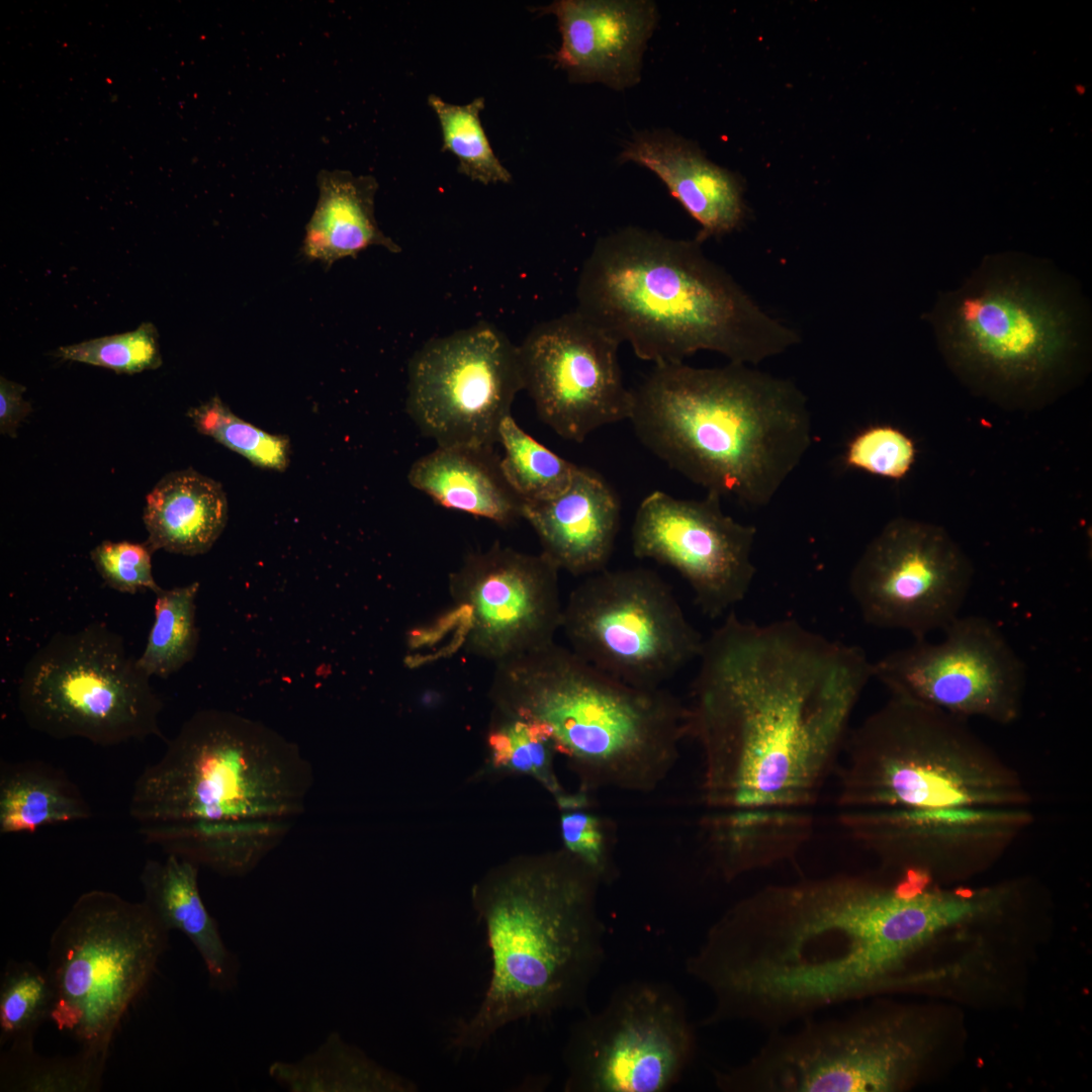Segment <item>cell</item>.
Segmentation results:
<instances>
[{"mask_svg":"<svg viewBox=\"0 0 1092 1092\" xmlns=\"http://www.w3.org/2000/svg\"><path fill=\"white\" fill-rule=\"evenodd\" d=\"M699 660L687 708L705 805L722 812L811 804L874 677L863 649L793 619L757 624L732 610Z\"/></svg>","mask_w":1092,"mask_h":1092,"instance_id":"obj_1","label":"cell"},{"mask_svg":"<svg viewBox=\"0 0 1092 1092\" xmlns=\"http://www.w3.org/2000/svg\"><path fill=\"white\" fill-rule=\"evenodd\" d=\"M918 953L890 880L834 875L766 886L709 928L687 972L711 993L712 1025L778 1030L853 999L891 991Z\"/></svg>","mask_w":1092,"mask_h":1092,"instance_id":"obj_2","label":"cell"},{"mask_svg":"<svg viewBox=\"0 0 1092 1092\" xmlns=\"http://www.w3.org/2000/svg\"><path fill=\"white\" fill-rule=\"evenodd\" d=\"M702 245L636 225L600 237L581 265L575 309L654 364L711 351L752 366L798 344L799 334L766 313Z\"/></svg>","mask_w":1092,"mask_h":1092,"instance_id":"obj_3","label":"cell"},{"mask_svg":"<svg viewBox=\"0 0 1092 1092\" xmlns=\"http://www.w3.org/2000/svg\"><path fill=\"white\" fill-rule=\"evenodd\" d=\"M631 390L628 420L641 444L707 492L748 509L766 507L812 445L803 391L751 365L654 364Z\"/></svg>","mask_w":1092,"mask_h":1092,"instance_id":"obj_4","label":"cell"},{"mask_svg":"<svg viewBox=\"0 0 1092 1092\" xmlns=\"http://www.w3.org/2000/svg\"><path fill=\"white\" fill-rule=\"evenodd\" d=\"M602 884L564 849L515 861L475 888L491 974L475 1012L456 1022L452 1049L478 1051L515 1021L586 1010L605 958Z\"/></svg>","mask_w":1092,"mask_h":1092,"instance_id":"obj_5","label":"cell"},{"mask_svg":"<svg viewBox=\"0 0 1092 1092\" xmlns=\"http://www.w3.org/2000/svg\"><path fill=\"white\" fill-rule=\"evenodd\" d=\"M926 318L957 377L1006 408L1044 406L1087 370L1088 305L1072 277L1045 259L988 255Z\"/></svg>","mask_w":1092,"mask_h":1092,"instance_id":"obj_6","label":"cell"},{"mask_svg":"<svg viewBox=\"0 0 1092 1092\" xmlns=\"http://www.w3.org/2000/svg\"><path fill=\"white\" fill-rule=\"evenodd\" d=\"M508 714L545 724L582 791L653 792L689 736L688 708L664 688L629 686L554 642L498 663Z\"/></svg>","mask_w":1092,"mask_h":1092,"instance_id":"obj_7","label":"cell"},{"mask_svg":"<svg viewBox=\"0 0 1092 1092\" xmlns=\"http://www.w3.org/2000/svg\"><path fill=\"white\" fill-rule=\"evenodd\" d=\"M312 767L271 728L220 710L191 716L134 782L131 817L145 825L288 822L304 811Z\"/></svg>","mask_w":1092,"mask_h":1092,"instance_id":"obj_8","label":"cell"},{"mask_svg":"<svg viewBox=\"0 0 1092 1092\" xmlns=\"http://www.w3.org/2000/svg\"><path fill=\"white\" fill-rule=\"evenodd\" d=\"M837 805L881 808H1029L1018 770L967 720L912 700H890L850 729Z\"/></svg>","mask_w":1092,"mask_h":1092,"instance_id":"obj_9","label":"cell"},{"mask_svg":"<svg viewBox=\"0 0 1092 1092\" xmlns=\"http://www.w3.org/2000/svg\"><path fill=\"white\" fill-rule=\"evenodd\" d=\"M936 1031L918 1007L875 1004L774 1035L748 1061L714 1072L723 1092H897L912 1087Z\"/></svg>","mask_w":1092,"mask_h":1092,"instance_id":"obj_10","label":"cell"},{"mask_svg":"<svg viewBox=\"0 0 1092 1092\" xmlns=\"http://www.w3.org/2000/svg\"><path fill=\"white\" fill-rule=\"evenodd\" d=\"M169 931L145 903L83 893L53 932L46 971L51 1019L82 1052L107 1061L113 1037L167 948Z\"/></svg>","mask_w":1092,"mask_h":1092,"instance_id":"obj_11","label":"cell"},{"mask_svg":"<svg viewBox=\"0 0 1092 1092\" xmlns=\"http://www.w3.org/2000/svg\"><path fill=\"white\" fill-rule=\"evenodd\" d=\"M17 700L25 722L56 739L111 746L163 737L150 676L103 623L53 636L26 663Z\"/></svg>","mask_w":1092,"mask_h":1092,"instance_id":"obj_12","label":"cell"},{"mask_svg":"<svg viewBox=\"0 0 1092 1092\" xmlns=\"http://www.w3.org/2000/svg\"><path fill=\"white\" fill-rule=\"evenodd\" d=\"M561 629L571 650L609 675L655 690L699 658L704 640L653 570L607 568L570 594Z\"/></svg>","mask_w":1092,"mask_h":1092,"instance_id":"obj_13","label":"cell"},{"mask_svg":"<svg viewBox=\"0 0 1092 1092\" xmlns=\"http://www.w3.org/2000/svg\"><path fill=\"white\" fill-rule=\"evenodd\" d=\"M696 1051L686 1005L671 986L635 981L614 990L599 1012L585 1010L564 1049L566 1092H663Z\"/></svg>","mask_w":1092,"mask_h":1092,"instance_id":"obj_14","label":"cell"},{"mask_svg":"<svg viewBox=\"0 0 1092 1092\" xmlns=\"http://www.w3.org/2000/svg\"><path fill=\"white\" fill-rule=\"evenodd\" d=\"M523 389L519 346L479 323L432 339L416 352L406 411L438 446L493 447Z\"/></svg>","mask_w":1092,"mask_h":1092,"instance_id":"obj_15","label":"cell"},{"mask_svg":"<svg viewBox=\"0 0 1092 1092\" xmlns=\"http://www.w3.org/2000/svg\"><path fill=\"white\" fill-rule=\"evenodd\" d=\"M973 576L971 559L943 527L897 517L866 546L848 588L867 624L921 640L960 616Z\"/></svg>","mask_w":1092,"mask_h":1092,"instance_id":"obj_16","label":"cell"},{"mask_svg":"<svg viewBox=\"0 0 1092 1092\" xmlns=\"http://www.w3.org/2000/svg\"><path fill=\"white\" fill-rule=\"evenodd\" d=\"M941 642L926 639L873 662L874 677L891 696L957 717L1016 722L1023 708L1026 667L1000 628L987 618L959 616Z\"/></svg>","mask_w":1092,"mask_h":1092,"instance_id":"obj_17","label":"cell"},{"mask_svg":"<svg viewBox=\"0 0 1092 1092\" xmlns=\"http://www.w3.org/2000/svg\"><path fill=\"white\" fill-rule=\"evenodd\" d=\"M1030 808L845 810L839 823L890 873L960 881L997 862L1033 824Z\"/></svg>","mask_w":1092,"mask_h":1092,"instance_id":"obj_18","label":"cell"},{"mask_svg":"<svg viewBox=\"0 0 1092 1092\" xmlns=\"http://www.w3.org/2000/svg\"><path fill=\"white\" fill-rule=\"evenodd\" d=\"M620 345L574 309L538 324L519 346L524 389L561 438L582 443L629 419L632 390L623 380Z\"/></svg>","mask_w":1092,"mask_h":1092,"instance_id":"obj_19","label":"cell"},{"mask_svg":"<svg viewBox=\"0 0 1092 1092\" xmlns=\"http://www.w3.org/2000/svg\"><path fill=\"white\" fill-rule=\"evenodd\" d=\"M753 525L724 513L721 496L677 498L654 490L640 503L631 528L633 554L675 569L710 619L744 600L755 576Z\"/></svg>","mask_w":1092,"mask_h":1092,"instance_id":"obj_20","label":"cell"},{"mask_svg":"<svg viewBox=\"0 0 1092 1092\" xmlns=\"http://www.w3.org/2000/svg\"><path fill=\"white\" fill-rule=\"evenodd\" d=\"M558 571L542 552L495 545L467 556L450 581L466 646L499 663L554 642L563 611Z\"/></svg>","mask_w":1092,"mask_h":1092,"instance_id":"obj_21","label":"cell"},{"mask_svg":"<svg viewBox=\"0 0 1092 1092\" xmlns=\"http://www.w3.org/2000/svg\"><path fill=\"white\" fill-rule=\"evenodd\" d=\"M554 15L561 35L551 56L574 84L624 91L641 81L643 56L659 12L650 0H557L535 9Z\"/></svg>","mask_w":1092,"mask_h":1092,"instance_id":"obj_22","label":"cell"},{"mask_svg":"<svg viewBox=\"0 0 1092 1092\" xmlns=\"http://www.w3.org/2000/svg\"><path fill=\"white\" fill-rule=\"evenodd\" d=\"M653 173L700 225L703 244L738 230L747 216L740 177L711 162L697 143L669 128L636 131L616 158Z\"/></svg>","mask_w":1092,"mask_h":1092,"instance_id":"obj_23","label":"cell"},{"mask_svg":"<svg viewBox=\"0 0 1092 1092\" xmlns=\"http://www.w3.org/2000/svg\"><path fill=\"white\" fill-rule=\"evenodd\" d=\"M523 518L536 532L542 553L558 569L590 575L607 568L621 520V503L597 471L579 466L559 495L524 503Z\"/></svg>","mask_w":1092,"mask_h":1092,"instance_id":"obj_24","label":"cell"},{"mask_svg":"<svg viewBox=\"0 0 1092 1092\" xmlns=\"http://www.w3.org/2000/svg\"><path fill=\"white\" fill-rule=\"evenodd\" d=\"M199 868L173 853L164 860L148 859L140 875L143 902L167 931L178 930L192 942L205 966L209 987L230 992L238 985L241 963L203 903Z\"/></svg>","mask_w":1092,"mask_h":1092,"instance_id":"obj_25","label":"cell"},{"mask_svg":"<svg viewBox=\"0 0 1092 1092\" xmlns=\"http://www.w3.org/2000/svg\"><path fill=\"white\" fill-rule=\"evenodd\" d=\"M410 484L440 506L508 526L524 500L506 479L493 447L438 446L413 463Z\"/></svg>","mask_w":1092,"mask_h":1092,"instance_id":"obj_26","label":"cell"},{"mask_svg":"<svg viewBox=\"0 0 1092 1092\" xmlns=\"http://www.w3.org/2000/svg\"><path fill=\"white\" fill-rule=\"evenodd\" d=\"M143 521L152 551L202 554L226 525V495L219 482L191 468L173 471L148 493Z\"/></svg>","mask_w":1092,"mask_h":1092,"instance_id":"obj_27","label":"cell"},{"mask_svg":"<svg viewBox=\"0 0 1092 1092\" xmlns=\"http://www.w3.org/2000/svg\"><path fill=\"white\" fill-rule=\"evenodd\" d=\"M318 199L305 226L303 256L327 266L356 257L371 246L391 253L401 248L379 229L374 214L378 188L371 175L323 170L317 175Z\"/></svg>","mask_w":1092,"mask_h":1092,"instance_id":"obj_28","label":"cell"},{"mask_svg":"<svg viewBox=\"0 0 1092 1092\" xmlns=\"http://www.w3.org/2000/svg\"><path fill=\"white\" fill-rule=\"evenodd\" d=\"M706 829L714 867L731 881L794 854L811 832V820L796 810L722 811Z\"/></svg>","mask_w":1092,"mask_h":1092,"instance_id":"obj_29","label":"cell"},{"mask_svg":"<svg viewBox=\"0 0 1092 1092\" xmlns=\"http://www.w3.org/2000/svg\"><path fill=\"white\" fill-rule=\"evenodd\" d=\"M277 821L198 822L142 826L145 840L225 877H242L288 831Z\"/></svg>","mask_w":1092,"mask_h":1092,"instance_id":"obj_30","label":"cell"},{"mask_svg":"<svg viewBox=\"0 0 1092 1092\" xmlns=\"http://www.w3.org/2000/svg\"><path fill=\"white\" fill-rule=\"evenodd\" d=\"M268 1075L289 1092H414L417 1086L333 1031L295 1062L275 1061Z\"/></svg>","mask_w":1092,"mask_h":1092,"instance_id":"obj_31","label":"cell"},{"mask_svg":"<svg viewBox=\"0 0 1092 1092\" xmlns=\"http://www.w3.org/2000/svg\"><path fill=\"white\" fill-rule=\"evenodd\" d=\"M92 809L61 769L38 760L2 763L0 832H34L55 823L86 820Z\"/></svg>","mask_w":1092,"mask_h":1092,"instance_id":"obj_32","label":"cell"},{"mask_svg":"<svg viewBox=\"0 0 1092 1092\" xmlns=\"http://www.w3.org/2000/svg\"><path fill=\"white\" fill-rule=\"evenodd\" d=\"M488 745L495 766L536 779L554 796L560 810L590 806L584 791L569 794L559 785L553 769L557 748L545 724L508 714L489 734Z\"/></svg>","mask_w":1092,"mask_h":1092,"instance_id":"obj_33","label":"cell"},{"mask_svg":"<svg viewBox=\"0 0 1092 1092\" xmlns=\"http://www.w3.org/2000/svg\"><path fill=\"white\" fill-rule=\"evenodd\" d=\"M505 454L500 465L506 479L524 503L551 499L571 484L578 465L536 441L511 416L499 428Z\"/></svg>","mask_w":1092,"mask_h":1092,"instance_id":"obj_34","label":"cell"},{"mask_svg":"<svg viewBox=\"0 0 1092 1092\" xmlns=\"http://www.w3.org/2000/svg\"><path fill=\"white\" fill-rule=\"evenodd\" d=\"M199 583L156 593L155 619L144 652L136 658L149 676L166 678L192 659L198 643L195 598Z\"/></svg>","mask_w":1092,"mask_h":1092,"instance_id":"obj_35","label":"cell"},{"mask_svg":"<svg viewBox=\"0 0 1092 1092\" xmlns=\"http://www.w3.org/2000/svg\"><path fill=\"white\" fill-rule=\"evenodd\" d=\"M106 1061L82 1051L72 1057L44 1058L33 1044L9 1046L1 1057L0 1090L12 1092H95Z\"/></svg>","mask_w":1092,"mask_h":1092,"instance_id":"obj_36","label":"cell"},{"mask_svg":"<svg viewBox=\"0 0 1092 1092\" xmlns=\"http://www.w3.org/2000/svg\"><path fill=\"white\" fill-rule=\"evenodd\" d=\"M428 104L436 113L442 132V151L458 160L459 173L482 184H508L511 173L495 156L480 120L483 97L464 105L451 104L435 94Z\"/></svg>","mask_w":1092,"mask_h":1092,"instance_id":"obj_37","label":"cell"},{"mask_svg":"<svg viewBox=\"0 0 1092 1092\" xmlns=\"http://www.w3.org/2000/svg\"><path fill=\"white\" fill-rule=\"evenodd\" d=\"M54 992L47 972L31 962L10 961L0 986V1042L33 1044L38 1027L51 1019Z\"/></svg>","mask_w":1092,"mask_h":1092,"instance_id":"obj_38","label":"cell"},{"mask_svg":"<svg viewBox=\"0 0 1092 1092\" xmlns=\"http://www.w3.org/2000/svg\"><path fill=\"white\" fill-rule=\"evenodd\" d=\"M196 430L211 437L254 465L284 471L289 464L290 442L284 435L270 434L236 416L218 396L187 413Z\"/></svg>","mask_w":1092,"mask_h":1092,"instance_id":"obj_39","label":"cell"},{"mask_svg":"<svg viewBox=\"0 0 1092 1092\" xmlns=\"http://www.w3.org/2000/svg\"><path fill=\"white\" fill-rule=\"evenodd\" d=\"M55 356L127 374L156 369L162 364L158 332L151 323H143L131 332L60 347Z\"/></svg>","mask_w":1092,"mask_h":1092,"instance_id":"obj_40","label":"cell"},{"mask_svg":"<svg viewBox=\"0 0 1092 1092\" xmlns=\"http://www.w3.org/2000/svg\"><path fill=\"white\" fill-rule=\"evenodd\" d=\"M916 456L915 442L901 429L874 425L860 430L848 441L842 462L850 469L901 480L912 469Z\"/></svg>","mask_w":1092,"mask_h":1092,"instance_id":"obj_41","label":"cell"},{"mask_svg":"<svg viewBox=\"0 0 1092 1092\" xmlns=\"http://www.w3.org/2000/svg\"><path fill=\"white\" fill-rule=\"evenodd\" d=\"M152 549L147 543L103 541L90 553L104 582L126 594L161 589L152 572Z\"/></svg>","mask_w":1092,"mask_h":1092,"instance_id":"obj_42","label":"cell"},{"mask_svg":"<svg viewBox=\"0 0 1092 1092\" xmlns=\"http://www.w3.org/2000/svg\"><path fill=\"white\" fill-rule=\"evenodd\" d=\"M588 807L561 810L560 833L564 849L590 869L603 884H607L615 878L616 871L608 829Z\"/></svg>","mask_w":1092,"mask_h":1092,"instance_id":"obj_43","label":"cell"},{"mask_svg":"<svg viewBox=\"0 0 1092 1092\" xmlns=\"http://www.w3.org/2000/svg\"><path fill=\"white\" fill-rule=\"evenodd\" d=\"M25 386L0 378V432L10 437L16 436L19 424L31 412L30 403L23 399Z\"/></svg>","mask_w":1092,"mask_h":1092,"instance_id":"obj_44","label":"cell"},{"mask_svg":"<svg viewBox=\"0 0 1092 1092\" xmlns=\"http://www.w3.org/2000/svg\"><path fill=\"white\" fill-rule=\"evenodd\" d=\"M907 975H908V974L906 973V976H905V978L907 977ZM905 978H904V979H905ZM903 981H904V980H902V982H903ZM901 984H902V983H901ZM901 984H900V985H901ZM900 985H899V987H900ZM899 987H898V989H899Z\"/></svg>","mask_w":1092,"mask_h":1092,"instance_id":"obj_45","label":"cell"}]
</instances>
